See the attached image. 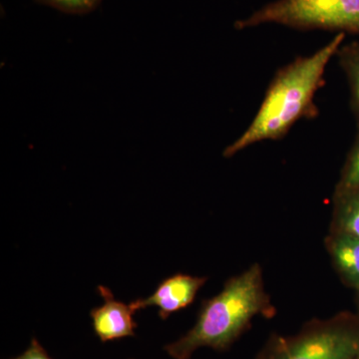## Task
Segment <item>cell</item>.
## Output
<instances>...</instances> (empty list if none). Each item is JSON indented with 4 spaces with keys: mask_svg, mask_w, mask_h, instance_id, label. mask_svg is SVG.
<instances>
[{
    "mask_svg": "<svg viewBox=\"0 0 359 359\" xmlns=\"http://www.w3.org/2000/svg\"><path fill=\"white\" fill-rule=\"evenodd\" d=\"M330 231L359 237V190H335Z\"/></svg>",
    "mask_w": 359,
    "mask_h": 359,
    "instance_id": "ba28073f",
    "label": "cell"
},
{
    "mask_svg": "<svg viewBox=\"0 0 359 359\" xmlns=\"http://www.w3.org/2000/svg\"><path fill=\"white\" fill-rule=\"evenodd\" d=\"M344 39L346 33H337L318 51L299 56L278 69L250 126L224 149V157H233L257 142L280 140L299 120L316 119L320 110L314 97L325 86L328 63L337 56Z\"/></svg>",
    "mask_w": 359,
    "mask_h": 359,
    "instance_id": "6da1fadb",
    "label": "cell"
},
{
    "mask_svg": "<svg viewBox=\"0 0 359 359\" xmlns=\"http://www.w3.org/2000/svg\"><path fill=\"white\" fill-rule=\"evenodd\" d=\"M351 91V106L359 129V42L341 45L337 53Z\"/></svg>",
    "mask_w": 359,
    "mask_h": 359,
    "instance_id": "9c48e42d",
    "label": "cell"
},
{
    "mask_svg": "<svg viewBox=\"0 0 359 359\" xmlns=\"http://www.w3.org/2000/svg\"><path fill=\"white\" fill-rule=\"evenodd\" d=\"M356 359H359V353H358V358H356Z\"/></svg>",
    "mask_w": 359,
    "mask_h": 359,
    "instance_id": "5bb4252c",
    "label": "cell"
},
{
    "mask_svg": "<svg viewBox=\"0 0 359 359\" xmlns=\"http://www.w3.org/2000/svg\"><path fill=\"white\" fill-rule=\"evenodd\" d=\"M98 292L104 299V304L92 309L90 316L92 318L94 332L102 342L134 337L137 328L134 314L136 311L131 304L115 299L114 295L107 287L100 285Z\"/></svg>",
    "mask_w": 359,
    "mask_h": 359,
    "instance_id": "8992f818",
    "label": "cell"
},
{
    "mask_svg": "<svg viewBox=\"0 0 359 359\" xmlns=\"http://www.w3.org/2000/svg\"><path fill=\"white\" fill-rule=\"evenodd\" d=\"M358 353V321L339 314L311 321L292 337H276L257 359H356Z\"/></svg>",
    "mask_w": 359,
    "mask_h": 359,
    "instance_id": "277c9868",
    "label": "cell"
},
{
    "mask_svg": "<svg viewBox=\"0 0 359 359\" xmlns=\"http://www.w3.org/2000/svg\"><path fill=\"white\" fill-rule=\"evenodd\" d=\"M325 247L342 282L351 289L359 290V237L330 231Z\"/></svg>",
    "mask_w": 359,
    "mask_h": 359,
    "instance_id": "52a82bcc",
    "label": "cell"
},
{
    "mask_svg": "<svg viewBox=\"0 0 359 359\" xmlns=\"http://www.w3.org/2000/svg\"><path fill=\"white\" fill-rule=\"evenodd\" d=\"M207 280V278L177 273L163 280L150 297L136 299L130 304L136 311L157 306L160 318L165 320L172 313L192 304Z\"/></svg>",
    "mask_w": 359,
    "mask_h": 359,
    "instance_id": "5b68a950",
    "label": "cell"
},
{
    "mask_svg": "<svg viewBox=\"0 0 359 359\" xmlns=\"http://www.w3.org/2000/svg\"><path fill=\"white\" fill-rule=\"evenodd\" d=\"M11 359H52L36 339H32L25 353Z\"/></svg>",
    "mask_w": 359,
    "mask_h": 359,
    "instance_id": "7c38bea8",
    "label": "cell"
},
{
    "mask_svg": "<svg viewBox=\"0 0 359 359\" xmlns=\"http://www.w3.org/2000/svg\"><path fill=\"white\" fill-rule=\"evenodd\" d=\"M275 309L264 290L263 269L252 264L224 283V289L203 302L197 323L183 337L167 344L165 351L174 359H190L198 349L224 351L237 340L255 316H271Z\"/></svg>",
    "mask_w": 359,
    "mask_h": 359,
    "instance_id": "7a4b0ae2",
    "label": "cell"
},
{
    "mask_svg": "<svg viewBox=\"0 0 359 359\" xmlns=\"http://www.w3.org/2000/svg\"><path fill=\"white\" fill-rule=\"evenodd\" d=\"M58 11L72 14H83L93 11L101 0H37Z\"/></svg>",
    "mask_w": 359,
    "mask_h": 359,
    "instance_id": "8fae6325",
    "label": "cell"
},
{
    "mask_svg": "<svg viewBox=\"0 0 359 359\" xmlns=\"http://www.w3.org/2000/svg\"><path fill=\"white\" fill-rule=\"evenodd\" d=\"M359 34V0H276L238 20V29L264 25Z\"/></svg>",
    "mask_w": 359,
    "mask_h": 359,
    "instance_id": "3957f363",
    "label": "cell"
},
{
    "mask_svg": "<svg viewBox=\"0 0 359 359\" xmlns=\"http://www.w3.org/2000/svg\"><path fill=\"white\" fill-rule=\"evenodd\" d=\"M356 294H358V306L359 309V290H356Z\"/></svg>",
    "mask_w": 359,
    "mask_h": 359,
    "instance_id": "4fadbf2b",
    "label": "cell"
},
{
    "mask_svg": "<svg viewBox=\"0 0 359 359\" xmlns=\"http://www.w3.org/2000/svg\"><path fill=\"white\" fill-rule=\"evenodd\" d=\"M335 190H359V129Z\"/></svg>",
    "mask_w": 359,
    "mask_h": 359,
    "instance_id": "30bf717a",
    "label": "cell"
}]
</instances>
